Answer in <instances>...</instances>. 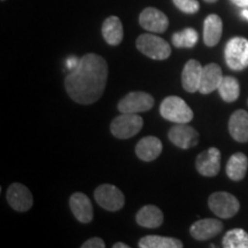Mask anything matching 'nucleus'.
<instances>
[{
  "instance_id": "1",
  "label": "nucleus",
  "mask_w": 248,
  "mask_h": 248,
  "mask_svg": "<svg viewBox=\"0 0 248 248\" xmlns=\"http://www.w3.org/2000/svg\"><path fill=\"white\" fill-rule=\"evenodd\" d=\"M107 77L106 60L95 53H88L79 59L78 66L68 74L64 88L71 100L80 105H91L104 94Z\"/></svg>"
},
{
  "instance_id": "27",
  "label": "nucleus",
  "mask_w": 248,
  "mask_h": 248,
  "mask_svg": "<svg viewBox=\"0 0 248 248\" xmlns=\"http://www.w3.org/2000/svg\"><path fill=\"white\" fill-rule=\"evenodd\" d=\"M172 1L176 7L185 14H194L200 9L198 0H172Z\"/></svg>"
},
{
  "instance_id": "31",
  "label": "nucleus",
  "mask_w": 248,
  "mask_h": 248,
  "mask_svg": "<svg viewBox=\"0 0 248 248\" xmlns=\"http://www.w3.org/2000/svg\"><path fill=\"white\" fill-rule=\"evenodd\" d=\"M129 245L124 244V243H116L113 245V248H129Z\"/></svg>"
},
{
  "instance_id": "15",
  "label": "nucleus",
  "mask_w": 248,
  "mask_h": 248,
  "mask_svg": "<svg viewBox=\"0 0 248 248\" xmlns=\"http://www.w3.org/2000/svg\"><path fill=\"white\" fill-rule=\"evenodd\" d=\"M223 74L221 67L217 63H209L202 68L199 92L202 94H209L218 89L222 83Z\"/></svg>"
},
{
  "instance_id": "22",
  "label": "nucleus",
  "mask_w": 248,
  "mask_h": 248,
  "mask_svg": "<svg viewBox=\"0 0 248 248\" xmlns=\"http://www.w3.org/2000/svg\"><path fill=\"white\" fill-rule=\"evenodd\" d=\"M248 169V157L246 154L235 153L226 163V175L231 181L239 182L245 178Z\"/></svg>"
},
{
  "instance_id": "19",
  "label": "nucleus",
  "mask_w": 248,
  "mask_h": 248,
  "mask_svg": "<svg viewBox=\"0 0 248 248\" xmlns=\"http://www.w3.org/2000/svg\"><path fill=\"white\" fill-rule=\"evenodd\" d=\"M138 225L146 229H156L163 223V213L154 204H146L138 210L136 215Z\"/></svg>"
},
{
  "instance_id": "14",
  "label": "nucleus",
  "mask_w": 248,
  "mask_h": 248,
  "mask_svg": "<svg viewBox=\"0 0 248 248\" xmlns=\"http://www.w3.org/2000/svg\"><path fill=\"white\" fill-rule=\"evenodd\" d=\"M69 207L77 221L83 224H89L93 218V207L88 195L76 192L70 197Z\"/></svg>"
},
{
  "instance_id": "2",
  "label": "nucleus",
  "mask_w": 248,
  "mask_h": 248,
  "mask_svg": "<svg viewBox=\"0 0 248 248\" xmlns=\"http://www.w3.org/2000/svg\"><path fill=\"white\" fill-rule=\"evenodd\" d=\"M160 114L163 119L172 123H190L193 120V110L184 99L169 95L160 105Z\"/></svg>"
},
{
  "instance_id": "17",
  "label": "nucleus",
  "mask_w": 248,
  "mask_h": 248,
  "mask_svg": "<svg viewBox=\"0 0 248 248\" xmlns=\"http://www.w3.org/2000/svg\"><path fill=\"white\" fill-rule=\"evenodd\" d=\"M202 68L200 62L194 59L186 62L182 73V85L186 92L194 93L199 91Z\"/></svg>"
},
{
  "instance_id": "16",
  "label": "nucleus",
  "mask_w": 248,
  "mask_h": 248,
  "mask_svg": "<svg viewBox=\"0 0 248 248\" xmlns=\"http://www.w3.org/2000/svg\"><path fill=\"white\" fill-rule=\"evenodd\" d=\"M162 150L163 145L159 138L154 137V136H147V137L140 139L136 145V155L141 161L151 162L160 156Z\"/></svg>"
},
{
  "instance_id": "9",
  "label": "nucleus",
  "mask_w": 248,
  "mask_h": 248,
  "mask_svg": "<svg viewBox=\"0 0 248 248\" xmlns=\"http://www.w3.org/2000/svg\"><path fill=\"white\" fill-rule=\"evenodd\" d=\"M168 137L175 146L182 150H188L197 146L199 142V133L187 123H176L169 130Z\"/></svg>"
},
{
  "instance_id": "34",
  "label": "nucleus",
  "mask_w": 248,
  "mask_h": 248,
  "mask_svg": "<svg viewBox=\"0 0 248 248\" xmlns=\"http://www.w3.org/2000/svg\"><path fill=\"white\" fill-rule=\"evenodd\" d=\"M230 1H232V2H233V4H235V2H237L238 0H230Z\"/></svg>"
},
{
  "instance_id": "4",
  "label": "nucleus",
  "mask_w": 248,
  "mask_h": 248,
  "mask_svg": "<svg viewBox=\"0 0 248 248\" xmlns=\"http://www.w3.org/2000/svg\"><path fill=\"white\" fill-rule=\"evenodd\" d=\"M225 62L232 70H243L248 67V40L244 37H233L225 46Z\"/></svg>"
},
{
  "instance_id": "5",
  "label": "nucleus",
  "mask_w": 248,
  "mask_h": 248,
  "mask_svg": "<svg viewBox=\"0 0 248 248\" xmlns=\"http://www.w3.org/2000/svg\"><path fill=\"white\" fill-rule=\"evenodd\" d=\"M144 126L141 116L132 113H122L116 116L110 123V132L119 139H129L138 135Z\"/></svg>"
},
{
  "instance_id": "33",
  "label": "nucleus",
  "mask_w": 248,
  "mask_h": 248,
  "mask_svg": "<svg viewBox=\"0 0 248 248\" xmlns=\"http://www.w3.org/2000/svg\"><path fill=\"white\" fill-rule=\"evenodd\" d=\"M206 2H209V4H213V2H216L217 0H204Z\"/></svg>"
},
{
  "instance_id": "10",
  "label": "nucleus",
  "mask_w": 248,
  "mask_h": 248,
  "mask_svg": "<svg viewBox=\"0 0 248 248\" xmlns=\"http://www.w3.org/2000/svg\"><path fill=\"white\" fill-rule=\"evenodd\" d=\"M195 168L204 177H214L221 170V152L218 148L210 147L201 152L195 160Z\"/></svg>"
},
{
  "instance_id": "8",
  "label": "nucleus",
  "mask_w": 248,
  "mask_h": 248,
  "mask_svg": "<svg viewBox=\"0 0 248 248\" xmlns=\"http://www.w3.org/2000/svg\"><path fill=\"white\" fill-rule=\"evenodd\" d=\"M154 106V98L142 91H133L121 99L117 108L121 113H144Z\"/></svg>"
},
{
  "instance_id": "7",
  "label": "nucleus",
  "mask_w": 248,
  "mask_h": 248,
  "mask_svg": "<svg viewBox=\"0 0 248 248\" xmlns=\"http://www.w3.org/2000/svg\"><path fill=\"white\" fill-rule=\"evenodd\" d=\"M94 199L101 208L108 212H117L122 209L125 203V198L120 188L110 184H102L94 191Z\"/></svg>"
},
{
  "instance_id": "11",
  "label": "nucleus",
  "mask_w": 248,
  "mask_h": 248,
  "mask_svg": "<svg viewBox=\"0 0 248 248\" xmlns=\"http://www.w3.org/2000/svg\"><path fill=\"white\" fill-rule=\"evenodd\" d=\"M6 199L12 208L20 213L28 212L33 204V198L30 190L20 183H13L9 186Z\"/></svg>"
},
{
  "instance_id": "3",
  "label": "nucleus",
  "mask_w": 248,
  "mask_h": 248,
  "mask_svg": "<svg viewBox=\"0 0 248 248\" xmlns=\"http://www.w3.org/2000/svg\"><path fill=\"white\" fill-rule=\"evenodd\" d=\"M138 51L152 60H166L171 55L168 42L152 33H142L136 40Z\"/></svg>"
},
{
  "instance_id": "23",
  "label": "nucleus",
  "mask_w": 248,
  "mask_h": 248,
  "mask_svg": "<svg viewBox=\"0 0 248 248\" xmlns=\"http://www.w3.org/2000/svg\"><path fill=\"white\" fill-rule=\"evenodd\" d=\"M140 248H182L184 245L179 239L161 235H146L139 240Z\"/></svg>"
},
{
  "instance_id": "28",
  "label": "nucleus",
  "mask_w": 248,
  "mask_h": 248,
  "mask_svg": "<svg viewBox=\"0 0 248 248\" xmlns=\"http://www.w3.org/2000/svg\"><path fill=\"white\" fill-rule=\"evenodd\" d=\"M82 248H105L106 247V244L105 241L99 237H94L91 238V239L86 240L84 244L80 246Z\"/></svg>"
},
{
  "instance_id": "29",
  "label": "nucleus",
  "mask_w": 248,
  "mask_h": 248,
  "mask_svg": "<svg viewBox=\"0 0 248 248\" xmlns=\"http://www.w3.org/2000/svg\"><path fill=\"white\" fill-rule=\"evenodd\" d=\"M78 63H79V60L77 58H74V57H71V58H69L68 59V61H67V66H68V68H69V69H75V68L78 66Z\"/></svg>"
},
{
  "instance_id": "25",
  "label": "nucleus",
  "mask_w": 248,
  "mask_h": 248,
  "mask_svg": "<svg viewBox=\"0 0 248 248\" xmlns=\"http://www.w3.org/2000/svg\"><path fill=\"white\" fill-rule=\"evenodd\" d=\"M199 39V35L193 28H186V29L175 32L172 35V44L178 48H192Z\"/></svg>"
},
{
  "instance_id": "30",
  "label": "nucleus",
  "mask_w": 248,
  "mask_h": 248,
  "mask_svg": "<svg viewBox=\"0 0 248 248\" xmlns=\"http://www.w3.org/2000/svg\"><path fill=\"white\" fill-rule=\"evenodd\" d=\"M234 5L239 6V7H248V0H238Z\"/></svg>"
},
{
  "instance_id": "26",
  "label": "nucleus",
  "mask_w": 248,
  "mask_h": 248,
  "mask_svg": "<svg viewBox=\"0 0 248 248\" xmlns=\"http://www.w3.org/2000/svg\"><path fill=\"white\" fill-rule=\"evenodd\" d=\"M224 248H248V233L243 229H233L223 237Z\"/></svg>"
},
{
  "instance_id": "35",
  "label": "nucleus",
  "mask_w": 248,
  "mask_h": 248,
  "mask_svg": "<svg viewBox=\"0 0 248 248\" xmlns=\"http://www.w3.org/2000/svg\"><path fill=\"white\" fill-rule=\"evenodd\" d=\"M2 1H4V0H2Z\"/></svg>"
},
{
  "instance_id": "6",
  "label": "nucleus",
  "mask_w": 248,
  "mask_h": 248,
  "mask_svg": "<svg viewBox=\"0 0 248 248\" xmlns=\"http://www.w3.org/2000/svg\"><path fill=\"white\" fill-rule=\"evenodd\" d=\"M208 207L216 216L221 218H231L239 212L240 203L231 193L215 192L209 197Z\"/></svg>"
},
{
  "instance_id": "20",
  "label": "nucleus",
  "mask_w": 248,
  "mask_h": 248,
  "mask_svg": "<svg viewBox=\"0 0 248 248\" xmlns=\"http://www.w3.org/2000/svg\"><path fill=\"white\" fill-rule=\"evenodd\" d=\"M223 32L222 18L216 14H210L203 23V42L208 47L218 44Z\"/></svg>"
},
{
  "instance_id": "32",
  "label": "nucleus",
  "mask_w": 248,
  "mask_h": 248,
  "mask_svg": "<svg viewBox=\"0 0 248 248\" xmlns=\"http://www.w3.org/2000/svg\"><path fill=\"white\" fill-rule=\"evenodd\" d=\"M241 14H243V16L246 18V20H248V9H244L243 13H241Z\"/></svg>"
},
{
  "instance_id": "12",
  "label": "nucleus",
  "mask_w": 248,
  "mask_h": 248,
  "mask_svg": "<svg viewBox=\"0 0 248 248\" xmlns=\"http://www.w3.org/2000/svg\"><path fill=\"white\" fill-rule=\"evenodd\" d=\"M139 24L151 32H164L168 29L169 20L167 15L154 7H147L139 15Z\"/></svg>"
},
{
  "instance_id": "24",
  "label": "nucleus",
  "mask_w": 248,
  "mask_h": 248,
  "mask_svg": "<svg viewBox=\"0 0 248 248\" xmlns=\"http://www.w3.org/2000/svg\"><path fill=\"white\" fill-rule=\"evenodd\" d=\"M218 92L221 98L225 102H234L238 100L240 94V86L239 82L234 77L226 76L223 77L222 83L218 86Z\"/></svg>"
},
{
  "instance_id": "13",
  "label": "nucleus",
  "mask_w": 248,
  "mask_h": 248,
  "mask_svg": "<svg viewBox=\"0 0 248 248\" xmlns=\"http://www.w3.org/2000/svg\"><path fill=\"white\" fill-rule=\"evenodd\" d=\"M223 231V223L215 218H203L194 222L190 228V233L195 240L206 241L218 235Z\"/></svg>"
},
{
  "instance_id": "21",
  "label": "nucleus",
  "mask_w": 248,
  "mask_h": 248,
  "mask_svg": "<svg viewBox=\"0 0 248 248\" xmlns=\"http://www.w3.org/2000/svg\"><path fill=\"white\" fill-rule=\"evenodd\" d=\"M102 37L107 44L116 46L123 40V26L117 16H109L102 23Z\"/></svg>"
},
{
  "instance_id": "18",
  "label": "nucleus",
  "mask_w": 248,
  "mask_h": 248,
  "mask_svg": "<svg viewBox=\"0 0 248 248\" xmlns=\"http://www.w3.org/2000/svg\"><path fill=\"white\" fill-rule=\"evenodd\" d=\"M229 131L235 141H248V113L246 110L239 109L232 114L229 120Z\"/></svg>"
}]
</instances>
